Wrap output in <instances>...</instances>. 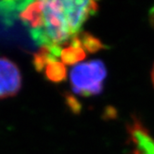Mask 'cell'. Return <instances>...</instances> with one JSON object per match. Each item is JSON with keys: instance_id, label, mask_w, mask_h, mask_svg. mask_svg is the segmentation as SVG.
Masks as SVG:
<instances>
[{"instance_id": "obj_1", "label": "cell", "mask_w": 154, "mask_h": 154, "mask_svg": "<svg viewBox=\"0 0 154 154\" xmlns=\"http://www.w3.org/2000/svg\"><path fill=\"white\" fill-rule=\"evenodd\" d=\"M97 9L94 1H28L19 17L38 45L52 48L77 37Z\"/></svg>"}, {"instance_id": "obj_2", "label": "cell", "mask_w": 154, "mask_h": 154, "mask_svg": "<svg viewBox=\"0 0 154 154\" xmlns=\"http://www.w3.org/2000/svg\"><path fill=\"white\" fill-rule=\"evenodd\" d=\"M106 76L105 64L100 60L77 63L70 72L72 91L85 97L98 95L103 89Z\"/></svg>"}, {"instance_id": "obj_3", "label": "cell", "mask_w": 154, "mask_h": 154, "mask_svg": "<svg viewBox=\"0 0 154 154\" xmlns=\"http://www.w3.org/2000/svg\"><path fill=\"white\" fill-rule=\"evenodd\" d=\"M21 86L18 66L7 58H0V100L16 95Z\"/></svg>"}, {"instance_id": "obj_4", "label": "cell", "mask_w": 154, "mask_h": 154, "mask_svg": "<svg viewBox=\"0 0 154 154\" xmlns=\"http://www.w3.org/2000/svg\"><path fill=\"white\" fill-rule=\"evenodd\" d=\"M46 73L51 81L59 82L65 78L66 69L60 61H58V60H55L49 61L46 65Z\"/></svg>"}, {"instance_id": "obj_5", "label": "cell", "mask_w": 154, "mask_h": 154, "mask_svg": "<svg viewBox=\"0 0 154 154\" xmlns=\"http://www.w3.org/2000/svg\"><path fill=\"white\" fill-rule=\"evenodd\" d=\"M137 154H154V138L150 135L141 136L135 145Z\"/></svg>"}, {"instance_id": "obj_6", "label": "cell", "mask_w": 154, "mask_h": 154, "mask_svg": "<svg viewBox=\"0 0 154 154\" xmlns=\"http://www.w3.org/2000/svg\"><path fill=\"white\" fill-rule=\"evenodd\" d=\"M151 80H152V83H153V85H154V66H153L152 71H151Z\"/></svg>"}, {"instance_id": "obj_7", "label": "cell", "mask_w": 154, "mask_h": 154, "mask_svg": "<svg viewBox=\"0 0 154 154\" xmlns=\"http://www.w3.org/2000/svg\"><path fill=\"white\" fill-rule=\"evenodd\" d=\"M151 21L154 23V10L151 11Z\"/></svg>"}]
</instances>
